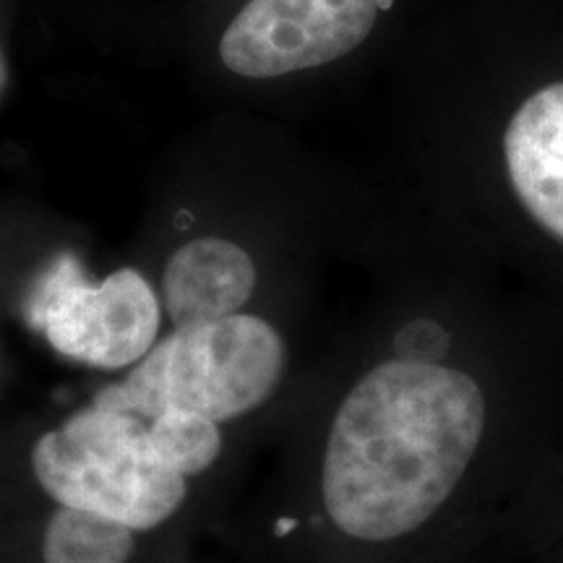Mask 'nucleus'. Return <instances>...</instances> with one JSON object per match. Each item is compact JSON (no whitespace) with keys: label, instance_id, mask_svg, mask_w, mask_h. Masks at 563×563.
Wrapping results in <instances>:
<instances>
[{"label":"nucleus","instance_id":"nucleus-1","mask_svg":"<svg viewBox=\"0 0 563 563\" xmlns=\"http://www.w3.org/2000/svg\"><path fill=\"white\" fill-rule=\"evenodd\" d=\"M485 394L470 373L389 361L352 386L329 431L321 496L329 519L365 543L428 522L481 449Z\"/></svg>","mask_w":563,"mask_h":563},{"label":"nucleus","instance_id":"nucleus-2","mask_svg":"<svg viewBox=\"0 0 563 563\" xmlns=\"http://www.w3.org/2000/svg\"><path fill=\"white\" fill-rule=\"evenodd\" d=\"M285 344L256 316L175 329L133 365L123 382L97 391L95 407L152 420L162 412H194L230 420L258 407L279 384Z\"/></svg>","mask_w":563,"mask_h":563},{"label":"nucleus","instance_id":"nucleus-3","mask_svg":"<svg viewBox=\"0 0 563 563\" xmlns=\"http://www.w3.org/2000/svg\"><path fill=\"white\" fill-rule=\"evenodd\" d=\"M32 470L60 506L102 514L133 532L167 522L186 498V477L154 449L150 422L95 405L34 443Z\"/></svg>","mask_w":563,"mask_h":563},{"label":"nucleus","instance_id":"nucleus-4","mask_svg":"<svg viewBox=\"0 0 563 563\" xmlns=\"http://www.w3.org/2000/svg\"><path fill=\"white\" fill-rule=\"evenodd\" d=\"M26 319L60 355L118 371L157 344L159 302L139 272H112L91 285L79 258L60 253L34 282Z\"/></svg>","mask_w":563,"mask_h":563},{"label":"nucleus","instance_id":"nucleus-5","mask_svg":"<svg viewBox=\"0 0 563 563\" xmlns=\"http://www.w3.org/2000/svg\"><path fill=\"white\" fill-rule=\"evenodd\" d=\"M376 16L378 0H249L222 34L220 58L245 79L319 68L363 45Z\"/></svg>","mask_w":563,"mask_h":563},{"label":"nucleus","instance_id":"nucleus-6","mask_svg":"<svg viewBox=\"0 0 563 563\" xmlns=\"http://www.w3.org/2000/svg\"><path fill=\"white\" fill-rule=\"evenodd\" d=\"M514 194L563 243V81L534 91L504 136Z\"/></svg>","mask_w":563,"mask_h":563},{"label":"nucleus","instance_id":"nucleus-7","mask_svg":"<svg viewBox=\"0 0 563 563\" xmlns=\"http://www.w3.org/2000/svg\"><path fill=\"white\" fill-rule=\"evenodd\" d=\"M256 266L241 245L196 238L173 253L165 269V308L175 329L235 316L251 300Z\"/></svg>","mask_w":563,"mask_h":563},{"label":"nucleus","instance_id":"nucleus-8","mask_svg":"<svg viewBox=\"0 0 563 563\" xmlns=\"http://www.w3.org/2000/svg\"><path fill=\"white\" fill-rule=\"evenodd\" d=\"M133 530L102 514L60 506L45 530V563H125Z\"/></svg>","mask_w":563,"mask_h":563},{"label":"nucleus","instance_id":"nucleus-9","mask_svg":"<svg viewBox=\"0 0 563 563\" xmlns=\"http://www.w3.org/2000/svg\"><path fill=\"white\" fill-rule=\"evenodd\" d=\"M150 435L167 467L188 477L199 475L222 452V433L217 420L194 412H162L150 420Z\"/></svg>","mask_w":563,"mask_h":563},{"label":"nucleus","instance_id":"nucleus-10","mask_svg":"<svg viewBox=\"0 0 563 563\" xmlns=\"http://www.w3.org/2000/svg\"><path fill=\"white\" fill-rule=\"evenodd\" d=\"M5 79H9V68H5L3 53H0V91H3V87H5Z\"/></svg>","mask_w":563,"mask_h":563}]
</instances>
